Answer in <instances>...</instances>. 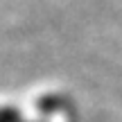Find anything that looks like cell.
Wrapping results in <instances>:
<instances>
[{
  "label": "cell",
  "instance_id": "obj_1",
  "mask_svg": "<svg viewBox=\"0 0 122 122\" xmlns=\"http://www.w3.org/2000/svg\"><path fill=\"white\" fill-rule=\"evenodd\" d=\"M0 122H18V118L11 111H2V113H0Z\"/></svg>",
  "mask_w": 122,
  "mask_h": 122
}]
</instances>
